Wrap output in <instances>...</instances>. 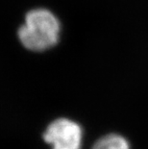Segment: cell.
<instances>
[{
    "label": "cell",
    "mask_w": 148,
    "mask_h": 149,
    "mask_svg": "<svg viewBox=\"0 0 148 149\" xmlns=\"http://www.w3.org/2000/svg\"><path fill=\"white\" fill-rule=\"evenodd\" d=\"M92 149H130L126 139L119 135H107L96 141Z\"/></svg>",
    "instance_id": "cell-3"
},
{
    "label": "cell",
    "mask_w": 148,
    "mask_h": 149,
    "mask_svg": "<svg viewBox=\"0 0 148 149\" xmlns=\"http://www.w3.org/2000/svg\"><path fill=\"white\" fill-rule=\"evenodd\" d=\"M43 139L53 149H80L82 129L72 120L60 118L47 127Z\"/></svg>",
    "instance_id": "cell-2"
},
{
    "label": "cell",
    "mask_w": 148,
    "mask_h": 149,
    "mask_svg": "<svg viewBox=\"0 0 148 149\" xmlns=\"http://www.w3.org/2000/svg\"><path fill=\"white\" fill-rule=\"evenodd\" d=\"M60 32L61 23L58 17L47 9L37 8L26 14L17 35L27 49L43 51L58 42Z\"/></svg>",
    "instance_id": "cell-1"
}]
</instances>
